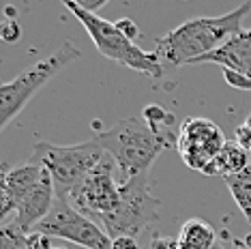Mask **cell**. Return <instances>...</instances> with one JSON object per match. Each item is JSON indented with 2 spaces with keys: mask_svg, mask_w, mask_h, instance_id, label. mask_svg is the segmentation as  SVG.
<instances>
[{
  "mask_svg": "<svg viewBox=\"0 0 251 249\" xmlns=\"http://www.w3.org/2000/svg\"><path fill=\"white\" fill-rule=\"evenodd\" d=\"M251 11V2L227 11L215 18H193L185 24L170 30L157 41L155 58L161 62L163 69H176L182 65H191L215 50H219L232 37L243 32V18Z\"/></svg>",
  "mask_w": 251,
  "mask_h": 249,
  "instance_id": "obj_1",
  "label": "cell"
},
{
  "mask_svg": "<svg viewBox=\"0 0 251 249\" xmlns=\"http://www.w3.org/2000/svg\"><path fill=\"white\" fill-rule=\"evenodd\" d=\"M97 142L121 170V183L151 172L152 163L165 150V144L148 127L144 118L129 116L114 127L99 131Z\"/></svg>",
  "mask_w": 251,
  "mask_h": 249,
  "instance_id": "obj_2",
  "label": "cell"
},
{
  "mask_svg": "<svg viewBox=\"0 0 251 249\" xmlns=\"http://www.w3.org/2000/svg\"><path fill=\"white\" fill-rule=\"evenodd\" d=\"M65 7L69 9L77 18L79 24L84 26V30L93 39L97 52L103 56V58L118 62V65H125L138 73H144L148 77H155V80H161L163 77L165 69L161 67V62L155 58V54H148L144 50H140L133 41H129L116 28L114 22H107L105 18H101V15L88 13L75 0H65Z\"/></svg>",
  "mask_w": 251,
  "mask_h": 249,
  "instance_id": "obj_3",
  "label": "cell"
},
{
  "mask_svg": "<svg viewBox=\"0 0 251 249\" xmlns=\"http://www.w3.org/2000/svg\"><path fill=\"white\" fill-rule=\"evenodd\" d=\"M105 157V150L95 140L82 144L60 146L52 142H37L32 146V161L41 163L50 172L56 191V200H65L73 189L97 168V163Z\"/></svg>",
  "mask_w": 251,
  "mask_h": 249,
  "instance_id": "obj_4",
  "label": "cell"
},
{
  "mask_svg": "<svg viewBox=\"0 0 251 249\" xmlns=\"http://www.w3.org/2000/svg\"><path fill=\"white\" fill-rule=\"evenodd\" d=\"M82 58V50L73 41H65L54 50L50 56L35 65L26 67L22 73L13 77L11 82L0 86V127H7L24 107L30 103V99L48 84L52 77H56L62 69Z\"/></svg>",
  "mask_w": 251,
  "mask_h": 249,
  "instance_id": "obj_5",
  "label": "cell"
},
{
  "mask_svg": "<svg viewBox=\"0 0 251 249\" xmlns=\"http://www.w3.org/2000/svg\"><path fill=\"white\" fill-rule=\"evenodd\" d=\"M159 198L152 189L151 172L140 174V176L121 183V202L116 211L107 215L101 224L110 239H121V236H133L138 239L146 230L148 224L159 219Z\"/></svg>",
  "mask_w": 251,
  "mask_h": 249,
  "instance_id": "obj_6",
  "label": "cell"
},
{
  "mask_svg": "<svg viewBox=\"0 0 251 249\" xmlns=\"http://www.w3.org/2000/svg\"><path fill=\"white\" fill-rule=\"evenodd\" d=\"M116 170L118 168L114 159L105 152V157L97 163V168L73 189L67 202L75 211L101 225L107 215L116 211L121 202V180H116Z\"/></svg>",
  "mask_w": 251,
  "mask_h": 249,
  "instance_id": "obj_7",
  "label": "cell"
},
{
  "mask_svg": "<svg viewBox=\"0 0 251 249\" xmlns=\"http://www.w3.org/2000/svg\"><path fill=\"white\" fill-rule=\"evenodd\" d=\"M35 232H41L50 239H62L75 243V245L84 249H112L110 234L99 224H95L86 215L75 211L65 200H56L54 208L37 225Z\"/></svg>",
  "mask_w": 251,
  "mask_h": 249,
  "instance_id": "obj_8",
  "label": "cell"
},
{
  "mask_svg": "<svg viewBox=\"0 0 251 249\" xmlns=\"http://www.w3.org/2000/svg\"><path fill=\"white\" fill-rule=\"evenodd\" d=\"M226 142V135L215 121L202 116H187L180 123L176 150L187 168L204 174V170L215 161V157L221 152Z\"/></svg>",
  "mask_w": 251,
  "mask_h": 249,
  "instance_id": "obj_9",
  "label": "cell"
},
{
  "mask_svg": "<svg viewBox=\"0 0 251 249\" xmlns=\"http://www.w3.org/2000/svg\"><path fill=\"white\" fill-rule=\"evenodd\" d=\"M54 204H56L54 183H52L50 172L45 170V174H43V178L39 180V185L18 202L13 225L24 232V234H30V232H35L37 225L50 215Z\"/></svg>",
  "mask_w": 251,
  "mask_h": 249,
  "instance_id": "obj_10",
  "label": "cell"
},
{
  "mask_svg": "<svg viewBox=\"0 0 251 249\" xmlns=\"http://www.w3.org/2000/svg\"><path fill=\"white\" fill-rule=\"evenodd\" d=\"M206 62L219 65L221 71H232L251 82V28L232 37L219 50L193 60L191 65H206Z\"/></svg>",
  "mask_w": 251,
  "mask_h": 249,
  "instance_id": "obj_11",
  "label": "cell"
},
{
  "mask_svg": "<svg viewBox=\"0 0 251 249\" xmlns=\"http://www.w3.org/2000/svg\"><path fill=\"white\" fill-rule=\"evenodd\" d=\"M43 174L45 168L32 159L24 163V166L7 170L2 174V217H7L11 211L15 213L18 202L35 189L39 180L43 178Z\"/></svg>",
  "mask_w": 251,
  "mask_h": 249,
  "instance_id": "obj_12",
  "label": "cell"
},
{
  "mask_svg": "<svg viewBox=\"0 0 251 249\" xmlns=\"http://www.w3.org/2000/svg\"><path fill=\"white\" fill-rule=\"evenodd\" d=\"M251 166V152H247L236 140H227L226 146L221 149V152L215 157V161L204 170L206 176H221V178H230L241 174L245 168Z\"/></svg>",
  "mask_w": 251,
  "mask_h": 249,
  "instance_id": "obj_13",
  "label": "cell"
},
{
  "mask_svg": "<svg viewBox=\"0 0 251 249\" xmlns=\"http://www.w3.org/2000/svg\"><path fill=\"white\" fill-rule=\"evenodd\" d=\"M142 118L148 123V127L157 133V138L165 144V149H176L178 144V135H180V127H176V116L172 112H168L165 107L151 103L144 107Z\"/></svg>",
  "mask_w": 251,
  "mask_h": 249,
  "instance_id": "obj_14",
  "label": "cell"
},
{
  "mask_svg": "<svg viewBox=\"0 0 251 249\" xmlns=\"http://www.w3.org/2000/svg\"><path fill=\"white\" fill-rule=\"evenodd\" d=\"M176 243H178V249H215L217 234L206 219L191 217L182 224Z\"/></svg>",
  "mask_w": 251,
  "mask_h": 249,
  "instance_id": "obj_15",
  "label": "cell"
},
{
  "mask_svg": "<svg viewBox=\"0 0 251 249\" xmlns=\"http://www.w3.org/2000/svg\"><path fill=\"white\" fill-rule=\"evenodd\" d=\"M226 185H227V189H230L234 202H236L238 211L245 215L247 224L251 225V166L245 168L236 176L226 178Z\"/></svg>",
  "mask_w": 251,
  "mask_h": 249,
  "instance_id": "obj_16",
  "label": "cell"
},
{
  "mask_svg": "<svg viewBox=\"0 0 251 249\" xmlns=\"http://www.w3.org/2000/svg\"><path fill=\"white\" fill-rule=\"evenodd\" d=\"M234 138H236V142L241 144L245 150L251 152V114L236 127V133H234Z\"/></svg>",
  "mask_w": 251,
  "mask_h": 249,
  "instance_id": "obj_17",
  "label": "cell"
},
{
  "mask_svg": "<svg viewBox=\"0 0 251 249\" xmlns=\"http://www.w3.org/2000/svg\"><path fill=\"white\" fill-rule=\"evenodd\" d=\"M114 24H116V28L123 32L125 37L129 39V41L135 43V39L140 37V28H138V24H135V22L131 20V18H121L118 22H114Z\"/></svg>",
  "mask_w": 251,
  "mask_h": 249,
  "instance_id": "obj_18",
  "label": "cell"
},
{
  "mask_svg": "<svg viewBox=\"0 0 251 249\" xmlns=\"http://www.w3.org/2000/svg\"><path fill=\"white\" fill-rule=\"evenodd\" d=\"M26 247L28 249H54L52 239L41 234V232H30V234H26Z\"/></svg>",
  "mask_w": 251,
  "mask_h": 249,
  "instance_id": "obj_19",
  "label": "cell"
},
{
  "mask_svg": "<svg viewBox=\"0 0 251 249\" xmlns=\"http://www.w3.org/2000/svg\"><path fill=\"white\" fill-rule=\"evenodd\" d=\"M20 32H22V28H20V24L15 20H4L2 26H0V35H2V39L4 41H9V43L18 41Z\"/></svg>",
  "mask_w": 251,
  "mask_h": 249,
  "instance_id": "obj_20",
  "label": "cell"
},
{
  "mask_svg": "<svg viewBox=\"0 0 251 249\" xmlns=\"http://www.w3.org/2000/svg\"><path fill=\"white\" fill-rule=\"evenodd\" d=\"M112 249H140V245L133 236H121V239L112 241Z\"/></svg>",
  "mask_w": 251,
  "mask_h": 249,
  "instance_id": "obj_21",
  "label": "cell"
},
{
  "mask_svg": "<svg viewBox=\"0 0 251 249\" xmlns=\"http://www.w3.org/2000/svg\"><path fill=\"white\" fill-rule=\"evenodd\" d=\"M79 4H82V9H86L88 13L99 15V13H97V11H99V9H103L105 4H107V0H99V2H86V0H84V2H79Z\"/></svg>",
  "mask_w": 251,
  "mask_h": 249,
  "instance_id": "obj_22",
  "label": "cell"
},
{
  "mask_svg": "<svg viewBox=\"0 0 251 249\" xmlns=\"http://www.w3.org/2000/svg\"><path fill=\"white\" fill-rule=\"evenodd\" d=\"M245 245H247V247H251V234L247 236V239H245Z\"/></svg>",
  "mask_w": 251,
  "mask_h": 249,
  "instance_id": "obj_23",
  "label": "cell"
},
{
  "mask_svg": "<svg viewBox=\"0 0 251 249\" xmlns=\"http://www.w3.org/2000/svg\"><path fill=\"white\" fill-rule=\"evenodd\" d=\"M215 249H226V247H224V245H221V243H219V241H217V245H215Z\"/></svg>",
  "mask_w": 251,
  "mask_h": 249,
  "instance_id": "obj_24",
  "label": "cell"
},
{
  "mask_svg": "<svg viewBox=\"0 0 251 249\" xmlns=\"http://www.w3.org/2000/svg\"><path fill=\"white\" fill-rule=\"evenodd\" d=\"M54 249H65V247H54Z\"/></svg>",
  "mask_w": 251,
  "mask_h": 249,
  "instance_id": "obj_25",
  "label": "cell"
},
{
  "mask_svg": "<svg viewBox=\"0 0 251 249\" xmlns=\"http://www.w3.org/2000/svg\"><path fill=\"white\" fill-rule=\"evenodd\" d=\"M146 249H148V247H146Z\"/></svg>",
  "mask_w": 251,
  "mask_h": 249,
  "instance_id": "obj_26",
  "label": "cell"
}]
</instances>
